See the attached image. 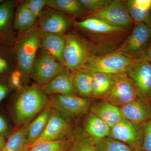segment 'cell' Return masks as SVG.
Instances as JSON below:
<instances>
[{"label":"cell","instance_id":"6da1fadb","mask_svg":"<svg viewBox=\"0 0 151 151\" xmlns=\"http://www.w3.org/2000/svg\"><path fill=\"white\" fill-rule=\"evenodd\" d=\"M12 108L14 120L22 127L41 113L48 104L49 98L42 88L37 86H24L18 91Z\"/></svg>","mask_w":151,"mask_h":151},{"label":"cell","instance_id":"7a4b0ae2","mask_svg":"<svg viewBox=\"0 0 151 151\" xmlns=\"http://www.w3.org/2000/svg\"><path fill=\"white\" fill-rule=\"evenodd\" d=\"M42 32L36 24L24 32L18 33L14 45L16 55L17 68L21 72L24 84L31 78L32 71L40 47Z\"/></svg>","mask_w":151,"mask_h":151},{"label":"cell","instance_id":"3957f363","mask_svg":"<svg viewBox=\"0 0 151 151\" xmlns=\"http://www.w3.org/2000/svg\"><path fill=\"white\" fill-rule=\"evenodd\" d=\"M87 42L75 33L65 35L63 58L66 68L74 72L81 70L93 56Z\"/></svg>","mask_w":151,"mask_h":151},{"label":"cell","instance_id":"277c9868","mask_svg":"<svg viewBox=\"0 0 151 151\" xmlns=\"http://www.w3.org/2000/svg\"><path fill=\"white\" fill-rule=\"evenodd\" d=\"M135 60L116 51L103 56L93 55L81 70L114 75L127 72Z\"/></svg>","mask_w":151,"mask_h":151},{"label":"cell","instance_id":"5b68a950","mask_svg":"<svg viewBox=\"0 0 151 151\" xmlns=\"http://www.w3.org/2000/svg\"><path fill=\"white\" fill-rule=\"evenodd\" d=\"M126 73L134 84L138 98L151 103V63L146 54L135 59Z\"/></svg>","mask_w":151,"mask_h":151},{"label":"cell","instance_id":"8992f818","mask_svg":"<svg viewBox=\"0 0 151 151\" xmlns=\"http://www.w3.org/2000/svg\"><path fill=\"white\" fill-rule=\"evenodd\" d=\"M151 39V28L143 23H135L133 30L117 50L132 59L146 54Z\"/></svg>","mask_w":151,"mask_h":151},{"label":"cell","instance_id":"52a82bcc","mask_svg":"<svg viewBox=\"0 0 151 151\" xmlns=\"http://www.w3.org/2000/svg\"><path fill=\"white\" fill-rule=\"evenodd\" d=\"M50 96L49 103L52 109L70 119L85 115L91 107V103L87 98L76 94H54Z\"/></svg>","mask_w":151,"mask_h":151},{"label":"cell","instance_id":"ba28073f","mask_svg":"<svg viewBox=\"0 0 151 151\" xmlns=\"http://www.w3.org/2000/svg\"><path fill=\"white\" fill-rule=\"evenodd\" d=\"M75 132L70 119L59 111L52 109L45 129L29 147L40 142L68 139L72 136Z\"/></svg>","mask_w":151,"mask_h":151},{"label":"cell","instance_id":"9c48e42d","mask_svg":"<svg viewBox=\"0 0 151 151\" xmlns=\"http://www.w3.org/2000/svg\"><path fill=\"white\" fill-rule=\"evenodd\" d=\"M137 98L134 84L126 72L113 75L112 86L104 100L120 108Z\"/></svg>","mask_w":151,"mask_h":151},{"label":"cell","instance_id":"30bf717a","mask_svg":"<svg viewBox=\"0 0 151 151\" xmlns=\"http://www.w3.org/2000/svg\"><path fill=\"white\" fill-rule=\"evenodd\" d=\"M109 137L124 143L134 151L140 150L144 139L143 124L123 119L111 128Z\"/></svg>","mask_w":151,"mask_h":151},{"label":"cell","instance_id":"8fae6325","mask_svg":"<svg viewBox=\"0 0 151 151\" xmlns=\"http://www.w3.org/2000/svg\"><path fill=\"white\" fill-rule=\"evenodd\" d=\"M65 69V66L57 60L41 49L36 59L31 78L44 86Z\"/></svg>","mask_w":151,"mask_h":151},{"label":"cell","instance_id":"7c38bea8","mask_svg":"<svg viewBox=\"0 0 151 151\" xmlns=\"http://www.w3.org/2000/svg\"><path fill=\"white\" fill-rule=\"evenodd\" d=\"M92 17L123 29L130 27L134 23L125 2L121 0L112 1L105 8L94 13Z\"/></svg>","mask_w":151,"mask_h":151},{"label":"cell","instance_id":"4fadbf2b","mask_svg":"<svg viewBox=\"0 0 151 151\" xmlns=\"http://www.w3.org/2000/svg\"><path fill=\"white\" fill-rule=\"evenodd\" d=\"M72 22L64 13L46 6L39 18V26L43 32L64 34Z\"/></svg>","mask_w":151,"mask_h":151},{"label":"cell","instance_id":"5bb4252c","mask_svg":"<svg viewBox=\"0 0 151 151\" xmlns=\"http://www.w3.org/2000/svg\"><path fill=\"white\" fill-rule=\"evenodd\" d=\"M15 2L4 1L0 4V46L14 47L16 39L13 31Z\"/></svg>","mask_w":151,"mask_h":151},{"label":"cell","instance_id":"9a60e30c","mask_svg":"<svg viewBox=\"0 0 151 151\" xmlns=\"http://www.w3.org/2000/svg\"><path fill=\"white\" fill-rule=\"evenodd\" d=\"M120 109L124 119L136 124H143L151 118V103L139 98Z\"/></svg>","mask_w":151,"mask_h":151},{"label":"cell","instance_id":"2e32d148","mask_svg":"<svg viewBox=\"0 0 151 151\" xmlns=\"http://www.w3.org/2000/svg\"><path fill=\"white\" fill-rule=\"evenodd\" d=\"M47 95L76 94L72 72L66 68L42 88Z\"/></svg>","mask_w":151,"mask_h":151},{"label":"cell","instance_id":"e0dca14e","mask_svg":"<svg viewBox=\"0 0 151 151\" xmlns=\"http://www.w3.org/2000/svg\"><path fill=\"white\" fill-rule=\"evenodd\" d=\"M65 35L63 34H58L42 32L40 40L41 49L57 60L64 66L63 54Z\"/></svg>","mask_w":151,"mask_h":151},{"label":"cell","instance_id":"ac0fdd59","mask_svg":"<svg viewBox=\"0 0 151 151\" xmlns=\"http://www.w3.org/2000/svg\"><path fill=\"white\" fill-rule=\"evenodd\" d=\"M89 111L90 113L104 121L111 128L124 119L120 108L105 100L93 104Z\"/></svg>","mask_w":151,"mask_h":151},{"label":"cell","instance_id":"d6986e66","mask_svg":"<svg viewBox=\"0 0 151 151\" xmlns=\"http://www.w3.org/2000/svg\"><path fill=\"white\" fill-rule=\"evenodd\" d=\"M84 131L95 143L109 137L111 128L104 121L93 113L86 116L84 122Z\"/></svg>","mask_w":151,"mask_h":151},{"label":"cell","instance_id":"ffe728a7","mask_svg":"<svg viewBox=\"0 0 151 151\" xmlns=\"http://www.w3.org/2000/svg\"><path fill=\"white\" fill-rule=\"evenodd\" d=\"M46 5L74 17H84L89 12L79 0H47Z\"/></svg>","mask_w":151,"mask_h":151},{"label":"cell","instance_id":"44dd1931","mask_svg":"<svg viewBox=\"0 0 151 151\" xmlns=\"http://www.w3.org/2000/svg\"><path fill=\"white\" fill-rule=\"evenodd\" d=\"M75 25L76 27L80 29L98 34H108L124 30L113 26L101 20L92 17L81 21L76 22Z\"/></svg>","mask_w":151,"mask_h":151},{"label":"cell","instance_id":"7402d4cb","mask_svg":"<svg viewBox=\"0 0 151 151\" xmlns=\"http://www.w3.org/2000/svg\"><path fill=\"white\" fill-rule=\"evenodd\" d=\"M37 19L30 12L23 1L18 6L14 14L13 28L18 33L24 32L36 24Z\"/></svg>","mask_w":151,"mask_h":151},{"label":"cell","instance_id":"603a6c76","mask_svg":"<svg viewBox=\"0 0 151 151\" xmlns=\"http://www.w3.org/2000/svg\"><path fill=\"white\" fill-rule=\"evenodd\" d=\"M52 108L49 103L27 127V140L29 147L41 134L50 117Z\"/></svg>","mask_w":151,"mask_h":151},{"label":"cell","instance_id":"cb8c5ba5","mask_svg":"<svg viewBox=\"0 0 151 151\" xmlns=\"http://www.w3.org/2000/svg\"><path fill=\"white\" fill-rule=\"evenodd\" d=\"M29 124L20 127L11 135L2 151H28L29 145L27 140Z\"/></svg>","mask_w":151,"mask_h":151},{"label":"cell","instance_id":"d4e9b609","mask_svg":"<svg viewBox=\"0 0 151 151\" xmlns=\"http://www.w3.org/2000/svg\"><path fill=\"white\" fill-rule=\"evenodd\" d=\"M92 76V92L93 97H106L110 92L113 82V75L107 73H91Z\"/></svg>","mask_w":151,"mask_h":151},{"label":"cell","instance_id":"484cf974","mask_svg":"<svg viewBox=\"0 0 151 151\" xmlns=\"http://www.w3.org/2000/svg\"><path fill=\"white\" fill-rule=\"evenodd\" d=\"M72 74L76 93L84 98L93 97L91 73L84 70H78L72 72Z\"/></svg>","mask_w":151,"mask_h":151},{"label":"cell","instance_id":"4316f807","mask_svg":"<svg viewBox=\"0 0 151 151\" xmlns=\"http://www.w3.org/2000/svg\"><path fill=\"white\" fill-rule=\"evenodd\" d=\"M17 66L14 47L0 46V75H10Z\"/></svg>","mask_w":151,"mask_h":151},{"label":"cell","instance_id":"83f0119b","mask_svg":"<svg viewBox=\"0 0 151 151\" xmlns=\"http://www.w3.org/2000/svg\"><path fill=\"white\" fill-rule=\"evenodd\" d=\"M74 134L64 139L38 143L31 146L28 151H68L74 138Z\"/></svg>","mask_w":151,"mask_h":151},{"label":"cell","instance_id":"f1b7e54d","mask_svg":"<svg viewBox=\"0 0 151 151\" xmlns=\"http://www.w3.org/2000/svg\"><path fill=\"white\" fill-rule=\"evenodd\" d=\"M68 151H97L92 139L84 131H76Z\"/></svg>","mask_w":151,"mask_h":151},{"label":"cell","instance_id":"f546056e","mask_svg":"<svg viewBox=\"0 0 151 151\" xmlns=\"http://www.w3.org/2000/svg\"><path fill=\"white\" fill-rule=\"evenodd\" d=\"M97 151H134L124 143L108 137L95 143Z\"/></svg>","mask_w":151,"mask_h":151},{"label":"cell","instance_id":"4dcf8cb0","mask_svg":"<svg viewBox=\"0 0 151 151\" xmlns=\"http://www.w3.org/2000/svg\"><path fill=\"white\" fill-rule=\"evenodd\" d=\"M127 9L135 23H143L151 28V9L144 11L137 8L125 2Z\"/></svg>","mask_w":151,"mask_h":151},{"label":"cell","instance_id":"1f68e13d","mask_svg":"<svg viewBox=\"0 0 151 151\" xmlns=\"http://www.w3.org/2000/svg\"><path fill=\"white\" fill-rule=\"evenodd\" d=\"M89 12H98L105 8L111 2L110 0H79Z\"/></svg>","mask_w":151,"mask_h":151},{"label":"cell","instance_id":"d6a6232c","mask_svg":"<svg viewBox=\"0 0 151 151\" xmlns=\"http://www.w3.org/2000/svg\"><path fill=\"white\" fill-rule=\"evenodd\" d=\"M24 2L37 19H39L47 6V0H26Z\"/></svg>","mask_w":151,"mask_h":151},{"label":"cell","instance_id":"836d02e7","mask_svg":"<svg viewBox=\"0 0 151 151\" xmlns=\"http://www.w3.org/2000/svg\"><path fill=\"white\" fill-rule=\"evenodd\" d=\"M9 81L13 89L19 91L23 88L24 82L22 74L17 68L9 76Z\"/></svg>","mask_w":151,"mask_h":151},{"label":"cell","instance_id":"e575fe53","mask_svg":"<svg viewBox=\"0 0 151 151\" xmlns=\"http://www.w3.org/2000/svg\"><path fill=\"white\" fill-rule=\"evenodd\" d=\"M144 139L142 150L151 151V118L143 124Z\"/></svg>","mask_w":151,"mask_h":151},{"label":"cell","instance_id":"d590c367","mask_svg":"<svg viewBox=\"0 0 151 151\" xmlns=\"http://www.w3.org/2000/svg\"><path fill=\"white\" fill-rule=\"evenodd\" d=\"M9 76L0 75V102L5 98L13 89L9 81Z\"/></svg>","mask_w":151,"mask_h":151},{"label":"cell","instance_id":"8d00e7d4","mask_svg":"<svg viewBox=\"0 0 151 151\" xmlns=\"http://www.w3.org/2000/svg\"><path fill=\"white\" fill-rule=\"evenodd\" d=\"M127 2L133 6L142 10L151 9V0H129Z\"/></svg>","mask_w":151,"mask_h":151},{"label":"cell","instance_id":"74e56055","mask_svg":"<svg viewBox=\"0 0 151 151\" xmlns=\"http://www.w3.org/2000/svg\"><path fill=\"white\" fill-rule=\"evenodd\" d=\"M9 127L5 119L0 115V135L2 136H6L9 134Z\"/></svg>","mask_w":151,"mask_h":151},{"label":"cell","instance_id":"f35d334b","mask_svg":"<svg viewBox=\"0 0 151 151\" xmlns=\"http://www.w3.org/2000/svg\"><path fill=\"white\" fill-rule=\"evenodd\" d=\"M6 142L4 136L0 135V151L2 150Z\"/></svg>","mask_w":151,"mask_h":151},{"label":"cell","instance_id":"ab89813d","mask_svg":"<svg viewBox=\"0 0 151 151\" xmlns=\"http://www.w3.org/2000/svg\"><path fill=\"white\" fill-rule=\"evenodd\" d=\"M146 54L151 63V39Z\"/></svg>","mask_w":151,"mask_h":151},{"label":"cell","instance_id":"60d3db41","mask_svg":"<svg viewBox=\"0 0 151 151\" xmlns=\"http://www.w3.org/2000/svg\"><path fill=\"white\" fill-rule=\"evenodd\" d=\"M4 1H3V0H0V4H1V3L3 2H4Z\"/></svg>","mask_w":151,"mask_h":151},{"label":"cell","instance_id":"b9f144b4","mask_svg":"<svg viewBox=\"0 0 151 151\" xmlns=\"http://www.w3.org/2000/svg\"><path fill=\"white\" fill-rule=\"evenodd\" d=\"M139 151H145V150H140Z\"/></svg>","mask_w":151,"mask_h":151},{"label":"cell","instance_id":"7bdbcfd3","mask_svg":"<svg viewBox=\"0 0 151 151\" xmlns=\"http://www.w3.org/2000/svg\"></svg>","mask_w":151,"mask_h":151}]
</instances>
